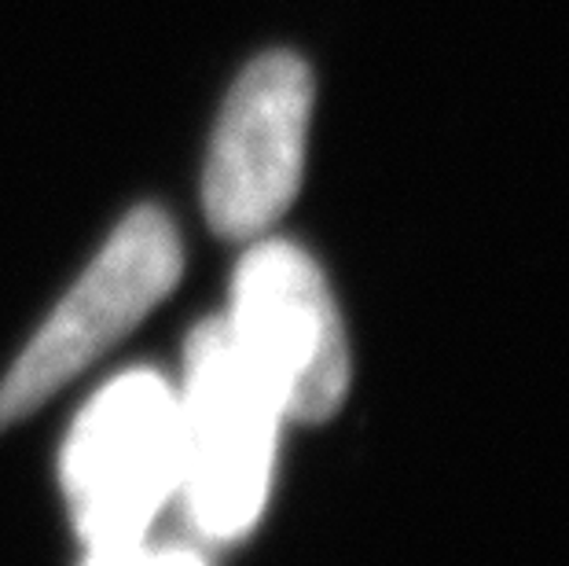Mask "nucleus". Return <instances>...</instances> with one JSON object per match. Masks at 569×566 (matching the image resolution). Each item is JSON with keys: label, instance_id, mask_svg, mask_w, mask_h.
<instances>
[{"label": "nucleus", "instance_id": "f257e3e1", "mask_svg": "<svg viewBox=\"0 0 569 566\" xmlns=\"http://www.w3.org/2000/svg\"><path fill=\"white\" fill-rule=\"evenodd\" d=\"M180 405V493L202 540L228 545L258 526L269 504L280 405L261 387L228 335L224 320H202L184 346Z\"/></svg>", "mask_w": 569, "mask_h": 566}, {"label": "nucleus", "instance_id": "20e7f679", "mask_svg": "<svg viewBox=\"0 0 569 566\" xmlns=\"http://www.w3.org/2000/svg\"><path fill=\"white\" fill-rule=\"evenodd\" d=\"M239 357L283 419L317 424L346 401L349 346L320 265L290 239H258L236 269L224 312Z\"/></svg>", "mask_w": 569, "mask_h": 566}, {"label": "nucleus", "instance_id": "39448f33", "mask_svg": "<svg viewBox=\"0 0 569 566\" xmlns=\"http://www.w3.org/2000/svg\"><path fill=\"white\" fill-rule=\"evenodd\" d=\"M312 75L295 52H264L239 75L217 118L202 173L210 228L261 239L295 202L306 173Z\"/></svg>", "mask_w": 569, "mask_h": 566}, {"label": "nucleus", "instance_id": "f03ea898", "mask_svg": "<svg viewBox=\"0 0 569 566\" xmlns=\"http://www.w3.org/2000/svg\"><path fill=\"white\" fill-rule=\"evenodd\" d=\"M59 481L84 552L143 540L180 493L177 387L154 368L114 376L63 441Z\"/></svg>", "mask_w": 569, "mask_h": 566}, {"label": "nucleus", "instance_id": "423d86ee", "mask_svg": "<svg viewBox=\"0 0 569 566\" xmlns=\"http://www.w3.org/2000/svg\"><path fill=\"white\" fill-rule=\"evenodd\" d=\"M84 566H206V559L188 545H151L143 537L114 548H92Z\"/></svg>", "mask_w": 569, "mask_h": 566}, {"label": "nucleus", "instance_id": "7ed1b4c3", "mask_svg": "<svg viewBox=\"0 0 569 566\" xmlns=\"http://www.w3.org/2000/svg\"><path fill=\"white\" fill-rule=\"evenodd\" d=\"M180 269L184 250L173 221L154 207L132 210L16 357L0 383V427L27 419L96 357L126 339L173 291Z\"/></svg>", "mask_w": 569, "mask_h": 566}]
</instances>
